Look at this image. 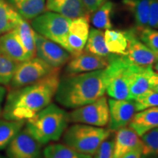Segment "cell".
<instances>
[{
    "label": "cell",
    "mask_w": 158,
    "mask_h": 158,
    "mask_svg": "<svg viewBox=\"0 0 158 158\" xmlns=\"http://www.w3.org/2000/svg\"><path fill=\"white\" fill-rule=\"evenodd\" d=\"M94 158H114V140L107 138L95 152Z\"/></svg>",
    "instance_id": "obj_33"
},
{
    "label": "cell",
    "mask_w": 158,
    "mask_h": 158,
    "mask_svg": "<svg viewBox=\"0 0 158 158\" xmlns=\"http://www.w3.org/2000/svg\"><path fill=\"white\" fill-rule=\"evenodd\" d=\"M148 27L158 29V0H151Z\"/></svg>",
    "instance_id": "obj_34"
},
{
    "label": "cell",
    "mask_w": 158,
    "mask_h": 158,
    "mask_svg": "<svg viewBox=\"0 0 158 158\" xmlns=\"http://www.w3.org/2000/svg\"><path fill=\"white\" fill-rule=\"evenodd\" d=\"M110 133L111 131L106 127L74 123L64 131L63 142L78 152L92 156Z\"/></svg>",
    "instance_id": "obj_4"
},
{
    "label": "cell",
    "mask_w": 158,
    "mask_h": 158,
    "mask_svg": "<svg viewBox=\"0 0 158 158\" xmlns=\"http://www.w3.org/2000/svg\"><path fill=\"white\" fill-rule=\"evenodd\" d=\"M71 21V19L54 12H47L32 19L31 26L35 32L66 49Z\"/></svg>",
    "instance_id": "obj_6"
},
{
    "label": "cell",
    "mask_w": 158,
    "mask_h": 158,
    "mask_svg": "<svg viewBox=\"0 0 158 158\" xmlns=\"http://www.w3.org/2000/svg\"><path fill=\"white\" fill-rule=\"evenodd\" d=\"M56 69L59 68H53L41 59L35 56L19 63L9 85L12 89L28 86L38 81Z\"/></svg>",
    "instance_id": "obj_7"
},
{
    "label": "cell",
    "mask_w": 158,
    "mask_h": 158,
    "mask_svg": "<svg viewBox=\"0 0 158 158\" xmlns=\"http://www.w3.org/2000/svg\"><path fill=\"white\" fill-rule=\"evenodd\" d=\"M25 120L8 121L0 120V150L7 147L13 138L22 129Z\"/></svg>",
    "instance_id": "obj_27"
},
{
    "label": "cell",
    "mask_w": 158,
    "mask_h": 158,
    "mask_svg": "<svg viewBox=\"0 0 158 158\" xmlns=\"http://www.w3.org/2000/svg\"><path fill=\"white\" fill-rule=\"evenodd\" d=\"M108 129L116 132L129 125L132 118L137 112L134 100H116L110 98L108 100Z\"/></svg>",
    "instance_id": "obj_11"
},
{
    "label": "cell",
    "mask_w": 158,
    "mask_h": 158,
    "mask_svg": "<svg viewBox=\"0 0 158 158\" xmlns=\"http://www.w3.org/2000/svg\"><path fill=\"white\" fill-rule=\"evenodd\" d=\"M149 81L151 89L158 92V73L155 72V70L153 71L150 76Z\"/></svg>",
    "instance_id": "obj_36"
},
{
    "label": "cell",
    "mask_w": 158,
    "mask_h": 158,
    "mask_svg": "<svg viewBox=\"0 0 158 158\" xmlns=\"http://www.w3.org/2000/svg\"><path fill=\"white\" fill-rule=\"evenodd\" d=\"M6 94V89L0 85V115L2 114V106L3 100Z\"/></svg>",
    "instance_id": "obj_38"
},
{
    "label": "cell",
    "mask_w": 158,
    "mask_h": 158,
    "mask_svg": "<svg viewBox=\"0 0 158 158\" xmlns=\"http://www.w3.org/2000/svg\"><path fill=\"white\" fill-rule=\"evenodd\" d=\"M134 102L137 112L149 108L158 107V92L149 89L135 99Z\"/></svg>",
    "instance_id": "obj_31"
},
{
    "label": "cell",
    "mask_w": 158,
    "mask_h": 158,
    "mask_svg": "<svg viewBox=\"0 0 158 158\" xmlns=\"http://www.w3.org/2000/svg\"><path fill=\"white\" fill-rule=\"evenodd\" d=\"M114 4L110 1H107L98 7L92 17V23L96 29H110L112 27L111 17Z\"/></svg>",
    "instance_id": "obj_28"
},
{
    "label": "cell",
    "mask_w": 158,
    "mask_h": 158,
    "mask_svg": "<svg viewBox=\"0 0 158 158\" xmlns=\"http://www.w3.org/2000/svg\"><path fill=\"white\" fill-rule=\"evenodd\" d=\"M36 55L54 68H59L70 60L71 55L66 49L54 41L35 32Z\"/></svg>",
    "instance_id": "obj_10"
},
{
    "label": "cell",
    "mask_w": 158,
    "mask_h": 158,
    "mask_svg": "<svg viewBox=\"0 0 158 158\" xmlns=\"http://www.w3.org/2000/svg\"><path fill=\"white\" fill-rule=\"evenodd\" d=\"M152 68H153V70L155 71V72L158 73V61L152 65Z\"/></svg>",
    "instance_id": "obj_39"
},
{
    "label": "cell",
    "mask_w": 158,
    "mask_h": 158,
    "mask_svg": "<svg viewBox=\"0 0 158 158\" xmlns=\"http://www.w3.org/2000/svg\"><path fill=\"white\" fill-rule=\"evenodd\" d=\"M89 12L93 13L108 0H82Z\"/></svg>",
    "instance_id": "obj_35"
},
{
    "label": "cell",
    "mask_w": 158,
    "mask_h": 158,
    "mask_svg": "<svg viewBox=\"0 0 158 158\" xmlns=\"http://www.w3.org/2000/svg\"><path fill=\"white\" fill-rule=\"evenodd\" d=\"M0 158H5V157H2V156H0Z\"/></svg>",
    "instance_id": "obj_40"
},
{
    "label": "cell",
    "mask_w": 158,
    "mask_h": 158,
    "mask_svg": "<svg viewBox=\"0 0 158 158\" xmlns=\"http://www.w3.org/2000/svg\"><path fill=\"white\" fill-rule=\"evenodd\" d=\"M85 51L102 57H108L110 55L105 41L104 32L101 29L92 28L84 48Z\"/></svg>",
    "instance_id": "obj_24"
},
{
    "label": "cell",
    "mask_w": 158,
    "mask_h": 158,
    "mask_svg": "<svg viewBox=\"0 0 158 158\" xmlns=\"http://www.w3.org/2000/svg\"><path fill=\"white\" fill-rule=\"evenodd\" d=\"M108 117V100L105 95L95 101L75 108L69 114L70 122L100 127L107 125Z\"/></svg>",
    "instance_id": "obj_8"
},
{
    "label": "cell",
    "mask_w": 158,
    "mask_h": 158,
    "mask_svg": "<svg viewBox=\"0 0 158 158\" xmlns=\"http://www.w3.org/2000/svg\"><path fill=\"white\" fill-rule=\"evenodd\" d=\"M129 127L140 137L149 130L158 127V107L149 108L136 112L130 122Z\"/></svg>",
    "instance_id": "obj_19"
},
{
    "label": "cell",
    "mask_w": 158,
    "mask_h": 158,
    "mask_svg": "<svg viewBox=\"0 0 158 158\" xmlns=\"http://www.w3.org/2000/svg\"><path fill=\"white\" fill-rule=\"evenodd\" d=\"M21 17L6 0H0V35L13 30Z\"/></svg>",
    "instance_id": "obj_25"
},
{
    "label": "cell",
    "mask_w": 158,
    "mask_h": 158,
    "mask_svg": "<svg viewBox=\"0 0 158 158\" xmlns=\"http://www.w3.org/2000/svg\"><path fill=\"white\" fill-rule=\"evenodd\" d=\"M67 63L66 74L76 75L106 68L108 65V59L83 51L73 56Z\"/></svg>",
    "instance_id": "obj_13"
},
{
    "label": "cell",
    "mask_w": 158,
    "mask_h": 158,
    "mask_svg": "<svg viewBox=\"0 0 158 158\" xmlns=\"http://www.w3.org/2000/svg\"><path fill=\"white\" fill-rule=\"evenodd\" d=\"M19 62L0 51V85H9Z\"/></svg>",
    "instance_id": "obj_30"
},
{
    "label": "cell",
    "mask_w": 158,
    "mask_h": 158,
    "mask_svg": "<svg viewBox=\"0 0 158 158\" xmlns=\"http://www.w3.org/2000/svg\"><path fill=\"white\" fill-rule=\"evenodd\" d=\"M89 33V23L88 17H80L72 20L68 37L66 50L72 56L80 54L84 49Z\"/></svg>",
    "instance_id": "obj_14"
},
{
    "label": "cell",
    "mask_w": 158,
    "mask_h": 158,
    "mask_svg": "<svg viewBox=\"0 0 158 158\" xmlns=\"http://www.w3.org/2000/svg\"><path fill=\"white\" fill-rule=\"evenodd\" d=\"M108 81L107 68L60 78L55 99L68 108L81 107L95 101L106 92Z\"/></svg>",
    "instance_id": "obj_2"
},
{
    "label": "cell",
    "mask_w": 158,
    "mask_h": 158,
    "mask_svg": "<svg viewBox=\"0 0 158 158\" xmlns=\"http://www.w3.org/2000/svg\"><path fill=\"white\" fill-rule=\"evenodd\" d=\"M26 20H32L43 13L46 0H6Z\"/></svg>",
    "instance_id": "obj_20"
},
{
    "label": "cell",
    "mask_w": 158,
    "mask_h": 158,
    "mask_svg": "<svg viewBox=\"0 0 158 158\" xmlns=\"http://www.w3.org/2000/svg\"><path fill=\"white\" fill-rule=\"evenodd\" d=\"M124 31L128 41L127 54L124 56L130 62L138 66L152 67L158 61V54L141 42L136 35L135 30L130 29Z\"/></svg>",
    "instance_id": "obj_12"
},
{
    "label": "cell",
    "mask_w": 158,
    "mask_h": 158,
    "mask_svg": "<svg viewBox=\"0 0 158 158\" xmlns=\"http://www.w3.org/2000/svg\"><path fill=\"white\" fill-rule=\"evenodd\" d=\"M69 122V114L57 105L51 103L28 118L26 128L41 145H45L58 141Z\"/></svg>",
    "instance_id": "obj_3"
},
{
    "label": "cell",
    "mask_w": 158,
    "mask_h": 158,
    "mask_svg": "<svg viewBox=\"0 0 158 158\" xmlns=\"http://www.w3.org/2000/svg\"><path fill=\"white\" fill-rule=\"evenodd\" d=\"M108 59V81L106 93L110 98L130 100V79L134 64L121 55L110 54Z\"/></svg>",
    "instance_id": "obj_5"
},
{
    "label": "cell",
    "mask_w": 158,
    "mask_h": 158,
    "mask_svg": "<svg viewBox=\"0 0 158 158\" xmlns=\"http://www.w3.org/2000/svg\"><path fill=\"white\" fill-rule=\"evenodd\" d=\"M151 0H123L124 7L133 15L138 29L148 27Z\"/></svg>",
    "instance_id": "obj_22"
},
{
    "label": "cell",
    "mask_w": 158,
    "mask_h": 158,
    "mask_svg": "<svg viewBox=\"0 0 158 158\" xmlns=\"http://www.w3.org/2000/svg\"><path fill=\"white\" fill-rule=\"evenodd\" d=\"M138 36L148 48L158 54V29L149 27L140 29Z\"/></svg>",
    "instance_id": "obj_32"
},
{
    "label": "cell",
    "mask_w": 158,
    "mask_h": 158,
    "mask_svg": "<svg viewBox=\"0 0 158 158\" xmlns=\"http://www.w3.org/2000/svg\"><path fill=\"white\" fill-rule=\"evenodd\" d=\"M45 8L71 20L88 17L89 13L82 0H46Z\"/></svg>",
    "instance_id": "obj_15"
},
{
    "label": "cell",
    "mask_w": 158,
    "mask_h": 158,
    "mask_svg": "<svg viewBox=\"0 0 158 158\" xmlns=\"http://www.w3.org/2000/svg\"><path fill=\"white\" fill-rule=\"evenodd\" d=\"M59 73V69H56L34 84L11 89L4 106V119L27 120L51 104L60 81Z\"/></svg>",
    "instance_id": "obj_1"
},
{
    "label": "cell",
    "mask_w": 158,
    "mask_h": 158,
    "mask_svg": "<svg viewBox=\"0 0 158 158\" xmlns=\"http://www.w3.org/2000/svg\"><path fill=\"white\" fill-rule=\"evenodd\" d=\"M153 71L152 66L140 67L134 64L130 79V100H135L148 90L151 89L149 78Z\"/></svg>",
    "instance_id": "obj_17"
},
{
    "label": "cell",
    "mask_w": 158,
    "mask_h": 158,
    "mask_svg": "<svg viewBox=\"0 0 158 158\" xmlns=\"http://www.w3.org/2000/svg\"><path fill=\"white\" fill-rule=\"evenodd\" d=\"M141 147L126 153L120 158H141Z\"/></svg>",
    "instance_id": "obj_37"
},
{
    "label": "cell",
    "mask_w": 158,
    "mask_h": 158,
    "mask_svg": "<svg viewBox=\"0 0 158 158\" xmlns=\"http://www.w3.org/2000/svg\"><path fill=\"white\" fill-rule=\"evenodd\" d=\"M141 158H158V127L141 136Z\"/></svg>",
    "instance_id": "obj_29"
},
{
    "label": "cell",
    "mask_w": 158,
    "mask_h": 158,
    "mask_svg": "<svg viewBox=\"0 0 158 158\" xmlns=\"http://www.w3.org/2000/svg\"><path fill=\"white\" fill-rule=\"evenodd\" d=\"M0 51L17 62L31 59L13 30L0 35Z\"/></svg>",
    "instance_id": "obj_18"
},
{
    "label": "cell",
    "mask_w": 158,
    "mask_h": 158,
    "mask_svg": "<svg viewBox=\"0 0 158 158\" xmlns=\"http://www.w3.org/2000/svg\"><path fill=\"white\" fill-rule=\"evenodd\" d=\"M42 145L31 135L27 128H22L7 146L9 158H43Z\"/></svg>",
    "instance_id": "obj_9"
},
{
    "label": "cell",
    "mask_w": 158,
    "mask_h": 158,
    "mask_svg": "<svg viewBox=\"0 0 158 158\" xmlns=\"http://www.w3.org/2000/svg\"><path fill=\"white\" fill-rule=\"evenodd\" d=\"M43 158H92V156L78 152L64 143H51L43 150Z\"/></svg>",
    "instance_id": "obj_26"
},
{
    "label": "cell",
    "mask_w": 158,
    "mask_h": 158,
    "mask_svg": "<svg viewBox=\"0 0 158 158\" xmlns=\"http://www.w3.org/2000/svg\"><path fill=\"white\" fill-rule=\"evenodd\" d=\"M27 51V54L33 58L36 55V45H35V31L27 21L22 17L20 18L19 22L13 29Z\"/></svg>",
    "instance_id": "obj_21"
},
{
    "label": "cell",
    "mask_w": 158,
    "mask_h": 158,
    "mask_svg": "<svg viewBox=\"0 0 158 158\" xmlns=\"http://www.w3.org/2000/svg\"><path fill=\"white\" fill-rule=\"evenodd\" d=\"M141 146V138L131 127L121 128L116 131L114 140V158H120Z\"/></svg>",
    "instance_id": "obj_16"
},
{
    "label": "cell",
    "mask_w": 158,
    "mask_h": 158,
    "mask_svg": "<svg viewBox=\"0 0 158 158\" xmlns=\"http://www.w3.org/2000/svg\"><path fill=\"white\" fill-rule=\"evenodd\" d=\"M105 41L110 54L124 56L127 54L128 41L125 31L106 29Z\"/></svg>",
    "instance_id": "obj_23"
}]
</instances>
